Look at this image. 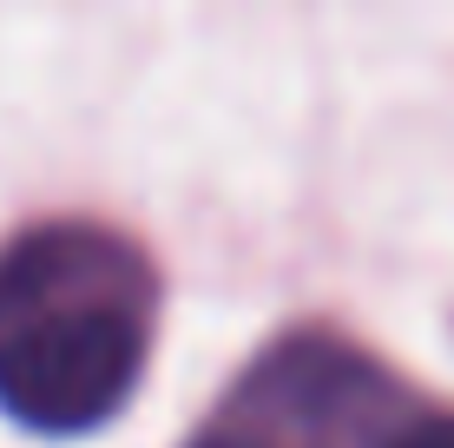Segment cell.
I'll return each instance as SVG.
<instances>
[{
  "instance_id": "3",
  "label": "cell",
  "mask_w": 454,
  "mask_h": 448,
  "mask_svg": "<svg viewBox=\"0 0 454 448\" xmlns=\"http://www.w3.org/2000/svg\"><path fill=\"white\" fill-rule=\"evenodd\" d=\"M388 448H454V415H421V422H402Z\"/></svg>"
},
{
  "instance_id": "1",
  "label": "cell",
  "mask_w": 454,
  "mask_h": 448,
  "mask_svg": "<svg viewBox=\"0 0 454 448\" xmlns=\"http://www.w3.org/2000/svg\"><path fill=\"white\" fill-rule=\"evenodd\" d=\"M152 350V264L106 224H34L0 244V409L86 436L125 409Z\"/></svg>"
},
{
  "instance_id": "2",
  "label": "cell",
  "mask_w": 454,
  "mask_h": 448,
  "mask_svg": "<svg viewBox=\"0 0 454 448\" xmlns=\"http://www.w3.org/2000/svg\"><path fill=\"white\" fill-rule=\"evenodd\" d=\"M184 448H303V442H284V436H270L263 422H244V415H224V422H211L205 436H192Z\"/></svg>"
}]
</instances>
